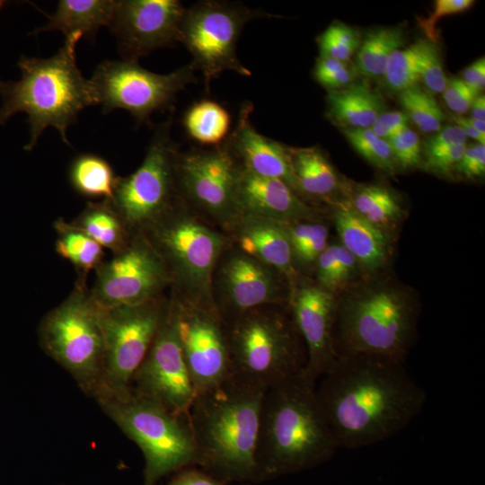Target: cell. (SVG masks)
<instances>
[{
	"mask_svg": "<svg viewBox=\"0 0 485 485\" xmlns=\"http://www.w3.org/2000/svg\"><path fill=\"white\" fill-rule=\"evenodd\" d=\"M426 40H419L391 56L383 75L389 89L401 93L420 80L419 66Z\"/></svg>",
	"mask_w": 485,
	"mask_h": 485,
	"instance_id": "e575fe53",
	"label": "cell"
},
{
	"mask_svg": "<svg viewBox=\"0 0 485 485\" xmlns=\"http://www.w3.org/2000/svg\"><path fill=\"white\" fill-rule=\"evenodd\" d=\"M167 485H225L224 482L207 473L197 470H184Z\"/></svg>",
	"mask_w": 485,
	"mask_h": 485,
	"instance_id": "7dc6e473",
	"label": "cell"
},
{
	"mask_svg": "<svg viewBox=\"0 0 485 485\" xmlns=\"http://www.w3.org/2000/svg\"><path fill=\"white\" fill-rule=\"evenodd\" d=\"M107 416L142 451L145 485L196 463V448L189 414L170 411L131 391L97 401Z\"/></svg>",
	"mask_w": 485,
	"mask_h": 485,
	"instance_id": "ba28073f",
	"label": "cell"
},
{
	"mask_svg": "<svg viewBox=\"0 0 485 485\" xmlns=\"http://www.w3.org/2000/svg\"><path fill=\"white\" fill-rule=\"evenodd\" d=\"M57 232L56 251L83 274L103 261V248L87 234L63 219L54 224Z\"/></svg>",
	"mask_w": 485,
	"mask_h": 485,
	"instance_id": "836d02e7",
	"label": "cell"
},
{
	"mask_svg": "<svg viewBox=\"0 0 485 485\" xmlns=\"http://www.w3.org/2000/svg\"><path fill=\"white\" fill-rule=\"evenodd\" d=\"M331 205L339 242L357 259L363 278L380 274L391 259L394 240L364 219L346 200Z\"/></svg>",
	"mask_w": 485,
	"mask_h": 485,
	"instance_id": "603a6c76",
	"label": "cell"
},
{
	"mask_svg": "<svg viewBox=\"0 0 485 485\" xmlns=\"http://www.w3.org/2000/svg\"><path fill=\"white\" fill-rule=\"evenodd\" d=\"M470 110L471 118L485 120V96L479 94Z\"/></svg>",
	"mask_w": 485,
	"mask_h": 485,
	"instance_id": "816d5d0a",
	"label": "cell"
},
{
	"mask_svg": "<svg viewBox=\"0 0 485 485\" xmlns=\"http://www.w3.org/2000/svg\"><path fill=\"white\" fill-rule=\"evenodd\" d=\"M238 200L242 216H254L279 223L322 219V212L286 182L256 174L242 164Z\"/></svg>",
	"mask_w": 485,
	"mask_h": 485,
	"instance_id": "44dd1931",
	"label": "cell"
},
{
	"mask_svg": "<svg viewBox=\"0 0 485 485\" xmlns=\"http://www.w3.org/2000/svg\"><path fill=\"white\" fill-rule=\"evenodd\" d=\"M170 304V292L154 299L110 308L99 306L104 340L101 389L95 398L124 395L145 358Z\"/></svg>",
	"mask_w": 485,
	"mask_h": 485,
	"instance_id": "7c38bea8",
	"label": "cell"
},
{
	"mask_svg": "<svg viewBox=\"0 0 485 485\" xmlns=\"http://www.w3.org/2000/svg\"><path fill=\"white\" fill-rule=\"evenodd\" d=\"M405 42L402 29L397 27L378 28L368 32L357 55V69L369 77L384 75L391 56Z\"/></svg>",
	"mask_w": 485,
	"mask_h": 485,
	"instance_id": "d6a6232c",
	"label": "cell"
},
{
	"mask_svg": "<svg viewBox=\"0 0 485 485\" xmlns=\"http://www.w3.org/2000/svg\"><path fill=\"white\" fill-rule=\"evenodd\" d=\"M81 38L80 34L66 37L59 50L48 58L22 56L17 64L21 79L0 82V125L15 113L28 115L31 137L24 150H32L48 127L55 128L69 145L67 128L83 109L96 104L91 82L76 65L75 48Z\"/></svg>",
	"mask_w": 485,
	"mask_h": 485,
	"instance_id": "5b68a950",
	"label": "cell"
},
{
	"mask_svg": "<svg viewBox=\"0 0 485 485\" xmlns=\"http://www.w3.org/2000/svg\"><path fill=\"white\" fill-rule=\"evenodd\" d=\"M345 200L364 219L394 240L406 211L400 197L382 184L348 186Z\"/></svg>",
	"mask_w": 485,
	"mask_h": 485,
	"instance_id": "4316f807",
	"label": "cell"
},
{
	"mask_svg": "<svg viewBox=\"0 0 485 485\" xmlns=\"http://www.w3.org/2000/svg\"><path fill=\"white\" fill-rule=\"evenodd\" d=\"M473 4L472 0H437L428 16L418 20L419 26L428 40L436 42L438 37L436 27L439 20L445 16L463 13L470 9Z\"/></svg>",
	"mask_w": 485,
	"mask_h": 485,
	"instance_id": "ab89813d",
	"label": "cell"
},
{
	"mask_svg": "<svg viewBox=\"0 0 485 485\" xmlns=\"http://www.w3.org/2000/svg\"><path fill=\"white\" fill-rule=\"evenodd\" d=\"M327 104L329 117L347 128H369L384 111L381 96L366 84L330 91Z\"/></svg>",
	"mask_w": 485,
	"mask_h": 485,
	"instance_id": "83f0119b",
	"label": "cell"
},
{
	"mask_svg": "<svg viewBox=\"0 0 485 485\" xmlns=\"http://www.w3.org/2000/svg\"><path fill=\"white\" fill-rule=\"evenodd\" d=\"M287 307L305 345L304 374L317 382L338 359L333 344L337 295L300 276L291 286Z\"/></svg>",
	"mask_w": 485,
	"mask_h": 485,
	"instance_id": "ffe728a7",
	"label": "cell"
},
{
	"mask_svg": "<svg viewBox=\"0 0 485 485\" xmlns=\"http://www.w3.org/2000/svg\"><path fill=\"white\" fill-rule=\"evenodd\" d=\"M182 126L194 141L210 147L223 144L230 134L231 116L220 103L201 100L183 114Z\"/></svg>",
	"mask_w": 485,
	"mask_h": 485,
	"instance_id": "1f68e13d",
	"label": "cell"
},
{
	"mask_svg": "<svg viewBox=\"0 0 485 485\" xmlns=\"http://www.w3.org/2000/svg\"><path fill=\"white\" fill-rule=\"evenodd\" d=\"M118 179L111 164L95 154H80L69 165L70 185L84 198L111 200Z\"/></svg>",
	"mask_w": 485,
	"mask_h": 485,
	"instance_id": "f546056e",
	"label": "cell"
},
{
	"mask_svg": "<svg viewBox=\"0 0 485 485\" xmlns=\"http://www.w3.org/2000/svg\"><path fill=\"white\" fill-rule=\"evenodd\" d=\"M241 163L225 141L209 148L180 152L179 198L225 234L241 217L238 189Z\"/></svg>",
	"mask_w": 485,
	"mask_h": 485,
	"instance_id": "4fadbf2b",
	"label": "cell"
},
{
	"mask_svg": "<svg viewBox=\"0 0 485 485\" xmlns=\"http://www.w3.org/2000/svg\"><path fill=\"white\" fill-rule=\"evenodd\" d=\"M314 79L323 87L332 91L348 84L352 79V74L346 66L340 70L316 76Z\"/></svg>",
	"mask_w": 485,
	"mask_h": 485,
	"instance_id": "681fc988",
	"label": "cell"
},
{
	"mask_svg": "<svg viewBox=\"0 0 485 485\" xmlns=\"http://www.w3.org/2000/svg\"><path fill=\"white\" fill-rule=\"evenodd\" d=\"M186 8L177 0L117 1L109 25L123 60L137 62L152 51L179 41Z\"/></svg>",
	"mask_w": 485,
	"mask_h": 485,
	"instance_id": "d6986e66",
	"label": "cell"
},
{
	"mask_svg": "<svg viewBox=\"0 0 485 485\" xmlns=\"http://www.w3.org/2000/svg\"><path fill=\"white\" fill-rule=\"evenodd\" d=\"M462 144H467V137L462 128L456 125L447 126L440 128L425 142L423 154L424 156L432 154Z\"/></svg>",
	"mask_w": 485,
	"mask_h": 485,
	"instance_id": "7bdbcfd3",
	"label": "cell"
},
{
	"mask_svg": "<svg viewBox=\"0 0 485 485\" xmlns=\"http://www.w3.org/2000/svg\"><path fill=\"white\" fill-rule=\"evenodd\" d=\"M290 291L284 274L232 242L219 256L211 277V297L225 324L258 306L287 305Z\"/></svg>",
	"mask_w": 485,
	"mask_h": 485,
	"instance_id": "2e32d148",
	"label": "cell"
},
{
	"mask_svg": "<svg viewBox=\"0 0 485 485\" xmlns=\"http://www.w3.org/2000/svg\"><path fill=\"white\" fill-rule=\"evenodd\" d=\"M290 163L299 195L331 204L335 196L343 192V182L324 153L316 146H287Z\"/></svg>",
	"mask_w": 485,
	"mask_h": 485,
	"instance_id": "d4e9b609",
	"label": "cell"
},
{
	"mask_svg": "<svg viewBox=\"0 0 485 485\" xmlns=\"http://www.w3.org/2000/svg\"><path fill=\"white\" fill-rule=\"evenodd\" d=\"M252 110L250 101L241 106L236 126L225 143L242 166L260 176L280 180L299 194L287 146L254 128Z\"/></svg>",
	"mask_w": 485,
	"mask_h": 485,
	"instance_id": "7402d4cb",
	"label": "cell"
},
{
	"mask_svg": "<svg viewBox=\"0 0 485 485\" xmlns=\"http://www.w3.org/2000/svg\"><path fill=\"white\" fill-rule=\"evenodd\" d=\"M480 92L466 84L462 78H450L447 80L443 92L444 100L447 107L461 115L470 110L471 106Z\"/></svg>",
	"mask_w": 485,
	"mask_h": 485,
	"instance_id": "60d3db41",
	"label": "cell"
},
{
	"mask_svg": "<svg viewBox=\"0 0 485 485\" xmlns=\"http://www.w3.org/2000/svg\"><path fill=\"white\" fill-rule=\"evenodd\" d=\"M319 379V402L343 448H360L392 437L422 411L427 401L426 391L403 363L381 357H338Z\"/></svg>",
	"mask_w": 485,
	"mask_h": 485,
	"instance_id": "6da1fadb",
	"label": "cell"
},
{
	"mask_svg": "<svg viewBox=\"0 0 485 485\" xmlns=\"http://www.w3.org/2000/svg\"><path fill=\"white\" fill-rule=\"evenodd\" d=\"M320 57L332 58L340 62L348 60L357 47L345 45L335 40L326 30L319 40Z\"/></svg>",
	"mask_w": 485,
	"mask_h": 485,
	"instance_id": "bcb514c9",
	"label": "cell"
},
{
	"mask_svg": "<svg viewBox=\"0 0 485 485\" xmlns=\"http://www.w3.org/2000/svg\"><path fill=\"white\" fill-rule=\"evenodd\" d=\"M399 101L409 119L422 132H436L441 128L445 116L428 91L415 84L399 93Z\"/></svg>",
	"mask_w": 485,
	"mask_h": 485,
	"instance_id": "d590c367",
	"label": "cell"
},
{
	"mask_svg": "<svg viewBox=\"0 0 485 485\" xmlns=\"http://www.w3.org/2000/svg\"><path fill=\"white\" fill-rule=\"evenodd\" d=\"M142 234L168 269L170 293L182 300L216 307L211 297V277L219 256L231 242L228 234L180 198Z\"/></svg>",
	"mask_w": 485,
	"mask_h": 485,
	"instance_id": "52a82bcc",
	"label": "cell"
},
{
	"mask_svg": "<svg viewBox=\"0 0 485 485\" xmlns=\"http://www.w3.org/2000/svg\"><path fill=\"white\" fill-rule=\"evenodd\" d=\"M172 113L161 123L140 166L119 177L110 200L131 234L142 233L179 198L178 145L171 135Z\"/></svg>",
	"mask_w": 485,
	"mask_h": 485,
	"instance_id": "8fae6325",
	"label": "cell"
},
{
	"mask_svg": "<svg viewBox=\"0 0 485 485\" xmlns=\"http://www.w3.org/2000/svg\"><path fill=\"white\" fill-rule=\"evenodd\" d=\"M465 121L478 132L485 135V120L464 117Z\"/></svg>",
	"mask_w": 485,
	"mask_h": 485,
	"instance_id": "f5cc1de1",
	"label": "cell"
},
{
	"mask_svg": "<svg viewBox=\"0 0 485 485\" xmlns=\"http://www.w3.org/2000/svg\"><path fill=\"white\" fill-rule=\"evenodd\" d=\"M455 172L465 179H475L485 173V145L467 146Z\"/></svg>",
	"mask_w": 485,
	"mask_h": 485,
	"instance_id": "b9f144b4",
	"label": "cell"
},
{
	"mask_svg": "<svg viewBox=\"0 0 485 485\" xmlns=\"http://www.w3.org/2000/svg\"><path fill=\"white\" fill-rule=\"evenodd\" d=\"M451 119L454 122L456 126L462 128L466 137H469L476 141L479 144L485 145V135L478 132L476 129L472 128L464 119V117L461 115H452Z\"/></svg>",
	"mask_w": 485,
	"mask_h": 485,
	"instance_id": "f907efd6",
	"label": "cell"
},
{
	"mask_svg": "<svg viewBox=\"0 0 485 485\" xmlns=\"http://www.w3.org/2000/svg\"><path fill=\"white\" fill-rule=\"evenodd\" d=\"M70 223L113 254L133 235L110 200L88 202L83 212Z\"/></svg>",
	"mask_w": 485,
	"mask_h": 485,
	"instance_id": "f1b7e54d",
	"label": "cell"
},
{
	"mask_svg": "<svg viewBox=\"0 0 485 485\" xmlns=\"http://www.w3.org/2000/svg\"><path fill=\"white\" fill-rule=\"evenodd\" d=\"M344 135L353 148L375 168L393 174L396 164L389 142L369 128H345Z\"/></svg>",
	"mask_w": 485,
	"mask_h": 485,
	"instance_id": "8d00e7d4",
	"label": "cell"
},
{
	"mask_svg": "<svg viewBox=\"0 0 485 485\" xmlns=\"http://www.w3.org/2000/svg\"><path fill=\"white\" fill-rule=\"evenodd\" d=\"M396 166L410 170L422 163V147L419 136L410 128L388 140Z\"/></svg>",
	"mask_w": 485,
	"mask_h": 485,
	"instance_id": "74e56055",
	"label": "cell"
},
{
	"mask_svg": "<svg viewBox=\"0 0 485 485\" xmlns=\"http://www.w3.org/2000/svg\"><path fill=\"white\" fill-rule=\"evenodd\" d=\"M4 1H0V11H1L2 7L4 6ZM0 82H1V81H0Z\"/></svg>",
	"mask_w": 485,
	"mask_h": 485,
	"instance_id": "db71d44e",
	"label": "cell"
},
{
	"mask_svg": "<svg viewBox=\"0 0 485 485\" xmlns=\"http://www.w3.org/2000/svg\"><path fill=\"white\" fill-rule=\"evenodd\" d=\"M231 375L269 389L304 371V340L287 305L265 304L226 323Z\"/></svg>",
	"mask_w": 485,
	"mask_h": 485,
	"instance_id": "8992f818",
	"label": "cell"
},
{
	"mask_svg": "<svg viewBox=\"0 0 485 485\" xmlns=\"http://www.w3.org/2000/svg\"><path fill=\"white\" fill-rule=\"evenodd\" d=\"M170 314L197 394L221 384L231 370L226 324L216 307L170 293Z\"/></svg>",
	"mask_w": 485,
	"mask_h": 485,
	"instance_id": "e0dca14e",
	"label": "cell"
},
{
	"mask_svg": "<svg viewBox=\"0 0 485 485\" xmlns=\"http://www.w3.org/2000/svg\"><path fill=\"white\" fill-rule=\"evenodd\" d=\"M281 224L289 242L295 270L311 278L319 256L330 243L328 225L322 219Z\"/></svg>",
	"mask_w": 485,
	"mask_h": 485,
	"instance_id": "4dcf8cb0",
	"label": "cell"
},
{
	"mask_svg": "<svg viewBox=\"0 0 485 485\" xmlns=\"http://www.w3.org/2000/svg\"><path fill=\"white\" fill-rule=\"evenodd\" d=\"M419 311L410 287L381 273L360 278L337 295V357L369 355L404 363L416 340Z\"/></svg>",
	"mask_w": 485,
	"mask_h": 485,
	"instance_id": "7a4b0ae2",
	"label": "cell"
},
{
	"mask_svg": "<svg viewBox=\"0 0 485 485\" xmlns=\"http://www.w3.org/2000/svg\"><path fill=\"white\" fill-rule=\"evenodd\" d=\"M195 70L190 63L161 75L137 62L105 60L98 65L90 82L103 113L122 109L142 124L148 123L154 112L172 108L177 94L194 81Z\"/></svg>",
	"mask_w": 485,
	"mask_h": 485,
	"instance_id": "5bb4252c",
	"label": "cell"
},
{
	"mask_svg": "<svg viewBox=\"0 0 485 485\" xmlns=\"http://www.w3.org/2000/svg\"><path fill=\"white\" fill-rule=\"evenodd\" d=\"M466 84L481 92L485 84V58L477 59L463 72V78Z\"/></svg>",
	"mask_w": 485,
	"mask_h": 485,
	"instance_id": "c3c4849f",
	"label": "cell"
},
{
	"mask_svg": "<svg viewBox=\"0 0 485 485\" xmlns=\"http://www.w3.org/2000/svg\"><path fill=\"white\" fill-rule=\"evenodd\" d=\"M171 286L163 258L146 235L137 233L110 260L95 269L89 294L97 306L110 308L154 299L170 292Z\"/></svg>",
	"mask_w": 485,
	"mask_h": 485,
	"instance_id": "9a60e30c",
	"label": "cell"
},
{
	"mask_svg": "<svg viewBox=\"0 0 485 485\" xmlns=\"http://www.w3.org/2000/svg\"><path fill=\"white\" fill-rule=\"evenodd\" d=\"M115 0H61L58 1L48 21L38 27L33 34L57 31L66 37L80 34L87 40H93L101 26H109L115 11Z\"/></svg>",
	"mask_w": 485,
	"mask_h": 485,
	"instance_id": "484cf974",
	"label": "cell"
},
{
	"mask_svg": "<svg viewBox=\"0 0 485 485\" xmlns=\"http://www.w3.org/2000/svg\"><path fill=\"white\" fill-rule=\"evenodd\" d=\"M409 118L402 111H384L370 128L381 138L390 140L409 128Z\"/></svg>",
	"mask_w": 485,
	"mask_h": 485,
	"instance_id": "f6af8a7d",
	"label": "cell"
},
{
	"mask_svg": "<svg viewBox=\"0 0 485 485\" xmlns=\"http://www.w3.org/2000/svg\"><path fill=\"white\" fill-rule=\"evenodd\" d=\"M270 16L264 11L226 1H200L186 8L179 41L191 54L195 69L202 72L207 90L225 71L251 75L237 57V41L246 23Z\"/></svg>",
	"mask_w": 485,
	"mask_h": 485,
	"instance_id": "30bf717a",
	"label": "cell"
},
{
	"mask_svg": "<svg viewBox=\"0 0 485 485\" xmlns=\"http://www.w3.org/2000/svg\"><path fill=\"white\" fill-rule=\"evenodd\" d=\"M442 61L436 42L427 39L420 61L419 78L429 93H443L445 88L447 79L443 70Z\"/></svg>",
	"mask_w": 485,
	"mask_h": 485,
	"instance_id": "f35d334b",
	"label": "cell"
},
{
	"mask_svg": "<svg viewBox=\"0 0 485 485\" xmlns=\"http://www.w3.org/2000/svg\"><path fill=\"white\" fill-rule=\"evenodd\" d=\"M466 146L467 144H462L445 151L425 155V165L429 171L436 174L450 175L453 172H455Z\"/></svg>",
	"mask_w": 485,
	"mask_h": 485,
	"instance_id": "ee69618b",
	"label": "cell"
},
{
	"mask_svg": "<svg viewBox=\"0 0 485 485\" xmlns=\"http://www.w3.org/2000/svg\"><path fill=\"white\" fill-rule=\"evenodd\" d=\"M39 340L46 354L71 375L85 394L95 399L102 384L104 340L98 307L84 279L42 319Z\"/></svg>",
	"mask_w": 485,
	"mask_h": 485,
	"instance_id": "9c48e42d",
	"label": "cell"
},
{
	"mask_svg": "<svg viewBox=\"0 0 485 485\" xmlns=\"http://www.w3.org/2000/svg\"><path fill=\"white\" fill-rule=\"evenodd\" d=\"M266 388L230 375L198 393L189 410L196 463L224 478L256 476L260 416Z\"/></svg>",
	"mask_w": 485,
	"mask_h": 485,
	"instance_id": "277c9868",
	"label": "cell"
},
{
	"mask_svg": "<svg viewBox=\"0 0 485 485\" xmlns=\"http://www.w3.org/2000/svg\"><path fill=\"white\" fill-rule=\"evenodd\" d=\"M226 234L242 251L284 274L290 287L302 276L295 269L289 242L281 223L242 215Z\"/></svg>",
	"mask_w": 485,
	"mask_h": 485,
	"instance_id": "cb8c5ba5",
	"label": "cell"
},
{
	"mask_svg": "<svg viewBox=\"0 0 485 485\" xmlns=\"http://www.w3.org/2000/svg\"><path fill=\"white\" fill-rule=\"evenodd\" d=\"M130 391L172 412L189 414L197 390L168 312L145 358L135 372Z\"/></svg>",
	"mask_w": 485,
	"mask_h": 485,
	"instance_id": "ac0fdd59",
	"label": "cell"
},
{
	"mask_svg": "<svg viewBox=\"0 0 485 485\" xmlns=\"http://www.w3.org/2000/svg\"><path fill=\"white\" fill-rule=\"evenodd\" d=\"M340 448L304 371L266 390L255 454L256 476L300 468Z\"/></svg>",
	"mask_w": 485,
	"mask_h": 485,
	"instance_id": "3957f363",
	"label": "cell"
}]
</instances>
